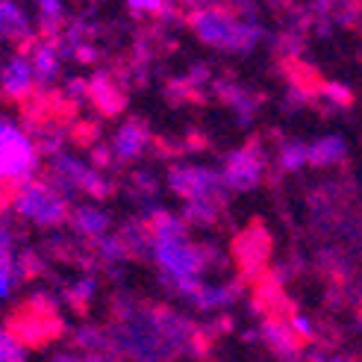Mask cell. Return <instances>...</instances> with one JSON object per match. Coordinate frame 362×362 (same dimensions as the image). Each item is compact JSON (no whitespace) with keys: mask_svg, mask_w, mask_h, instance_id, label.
Returning <instances> with one entry per match:
<instances>
[{"mask_svg":"<svg viewBox=\"0 0 362 362\" xmlns=\"http://www.w3.org/2000/svg\"><path fill=\"white\" fill-rule=\"evenodd\" d=\"M189 24L194 35L206 47L227 50V53H250L257 50L262 42V27L253 18H239L236 12H230L224 6H201L189 15Z\"/></svg>","mask_w":362,"mask_h":362,"instance_id":"6da1fadb","label":"cell"},{"mask_svg":"<svg viewBox=\"0 0 362 362\" xmlns=\"http://www.w3.org/2000/svg\"><path fill=\"white\" fill-rule=\"evenodd\" d=\"M12 212L33 227L50 230V227H62L71 218V204H68V194L53 186L50 180L33 177L27 183L15 186Z\"/></svg>","mask_w":362,"mask_h":362,"instance_id":"7a4b0ae2","label":"cell"},{"mask_svg":"<svg viewBox=\"0 0 362 362\" xmlns=\"http://www.w3.org/2000/svg\"><path fill=\"white\" fill-rule=\"evenodd\" d=\"M39 144L15 121L0 118V183L21 186L39 171Z\"/></svg>","mask_w":362,"mask_h":362,"instance_id":"3957f363","label":"cell"},{"mask_svg":"<svg viewBox=\"0 0 362 362\" xmlns=\"http://www.w3.org/2000/svg\"><path fill=\"white\" fill-rule=\"evenodd\" d=\"M265 177V153L257 144H247V148H236L224 156L221 165V183L230 192H250L262 183Z\"/></svg>","mask_w":362,"mask_h":362,"instance_id":"277c9868","label":"cell"},{"mask_svg":"<svg viewBox=\"0 0 362 362\" xmlns=\"http://www.w3.org/2000/svg\"><path fill=\"white\" fill-rule=\"evenodd\" d=\"M168 189L183 197V201H204V197H218L224 192L221 171H212L206 165H174L168 171Z\"/></svg>","mask_w":362,"mask_h":362,"instance_id":"5b68a950","label":"cell"},{"mask_svg":"<svg viewBox=\"0 0 362 362\" xmlns=\"http://www.w3.org/2000/svg\"><path fill=\"white\" fill-rule=\"evenodd\" d=\"M35 86H39V80H35L33 62L24 50H18L6 62H0V95L6 100L12 103L27 100L35 92Z\"/></svg>","mask_w":362,"mask_h":362,"instance_id":"8992f818","label":"cell"},{"mask_svg":"<svg viewBox=\"0 0 362 362\" xmlns=\"http://www.w3.org/2000/svg\"><path fill=\"white\" fill-rule=\"evenodd\" d=\"M24 53L33 62V71H35V80H39V88H50L57 83L59 71H62V47H59V39H33Z\"/></svg>","mask_w":362,"mask_h":362,"instance_id":"52a82bcc","label":"cell"},{"mask_svg":"<svg viewBox=\"0 0 362 362\" xmlns=\"http://www.w3.org/2000/svg\"><path fill=\"white\" fill-rule=\"evenodd\" d=\"M71 230L77 233L80 239H88V242H100L110 236V227H112V218L110 212L95 206V204H83V206H74L71 209V218H68Z\"/></svg>","mask_w":362,"mask_h":362,"instance_id":"ba28073f","label":"cell"},{"mask_svg":"<svg viewBox=\"0 0 362 362\" xmlns=\"http://www.w3.org/2000/svg\"><path fill=\"white\" fill-rule=\"evenodd\" d=\"M88 171H92V165H86L83 159H77L74 153H68V151L50 156V183L57 189H62L65 194L68 192H80Z\"/></svg>","mask_w":362,"mask_h":362,"instance_id":"9c48e42d","label":"cell"},{"mask_svg":"<svg viewBox=\"0 0 362 362\" xmlns=\"http://www.w3.org/2000/svg\"><path fill=\"white\" fill-rule=\"evenodd\" d=\"M148 141H151L148 127H144L141 121H127V124L118 127V133H115L110 148H112L115 162H133L148 151Z\"/></svg>","mask_w":362,"mask_h":362,"instance_id":"30bf717a","label":"cell"},{"mask_svg":"<svg viewBox=\"0 0 362 362\" xmlns=\"http://www.w3.org/2000/svg\"><path fill=\"white\" fill-rule=\"evenodd\" d=\"M0 42H18V45H30V15L24 6H18L15 0H0Z\"/></svg>","mask_w":362,"mask_h":362,"instance_id":"8fae6325","label":"cell"},{"mask_svg":"<svg viewBox=\"0 0 362 362\" xmlns=\"http://www.w3.org/2000/svg\"><path fill=\"white\" fill-rule=\"evenodd\" d=\"M262 341H265V348L280 359L292 362L300 356V339L292 333L288 321H265L262 324Z\"/></svg>","mask_w":362,"mask_h":362,"instance_id":"7c38bea8","label":"cell"},{"mask_svg":"<svg viewBox=\"0 0 362 362\" xmlns=\"http://www.w3.org/2000/svg\"><path fill=\"white\" fill-rule=\"evenodd\" d=\"M348 156V141L330 133V136H321L310 144V165L313 168H336L339 162H345Z\"/></svg>","mask_w":362,"mask_h":362,"instance_id":"4fadbf2b","label":"cell"},{"mask_svg":"<svg viewBox=\"0 0 362 362\" xmlns=\"http://www.w3.org/2000/svg\"><path fill=\"white\" fill-rule=\"evenodd\" d=\"M88 100L103 106V112H110V115H115L124 106V95H121V88H115L110 74H95V80H88Z\"/></svg>","mask_w":362,"mask_h":362,"instance_id":"5bb4252c","label":"cell"},{"mask_svg":"<svg viewBox=\"0 0 362 362\" xmlns=\"http://www.w3.org/2000/svg\"><path fill=\"white\" fill-rule=\"evenodd\" d=\"M33 6L39 12L45 39H59L62 21H65V0H33Z\"/></svg>","mask_w":362,"mask_h":362,"instance_id":"9a60e30c","label":"cell"},{"mask_svg":"<svg viewBox=\"0 0 362 362\" xmlns=\"http://www.w3.org/2000/svg\"><path fill=\"white\" fill-rule=\"evenodd\" d=\"M277 162H280V171H286V174L303 171L306 165H310V144L298 141V139L283 141L280 144V153H277Z\"/></svg>","mask_w":362,"mask_h":362,"instance_id":"2e32d148","label":"cell"},{"mask_svg":"<svg viewBox=\"0 0 362 362\" xmlns=\"http://www.w3.org/2000/svg\"><path fill=\"white\" fill-rule=\"evenodd\" d=\"M95 298H98V277L95 274H83L65 288V300L74 306L77 313H86Z\"/></svg>","mask_w":362,"mask_h":362,"instance_id":"e0dca14e","label":"cell"},{"mask_svg":"<svg viewBox=\"0 0 362 362\" xmlns=\"http://www.w3.org/2000/svg\"><path fill=\"white\" fill-rule=\"evenodd\" d=\"M221 215V201L218 197H204V201H189L186 209H183V218L186 224H194V227H209L218 221Z\"/></svg>","mask_w":362,"mask_h":362,"instance_id":"ac0fdd59","label":"cell"},{"mask_svg":"<svg viewBox=\"0 0 362 362\" xmlns=\"http://www.w3.org/2000/svg\"><path fill=\"white\" fill-rule=\"evenodd\" d=\"M65 139L68 133L62 130L59 124H45L39 133H35V144H39V153H47V156H57L65 151Z\"/></svg>","mask_w":362,"mask_h":362,"instance_id":"d6986e66","label":"cell"},{"mask_svg":"<svg viewBox=\"0 0 362 362\" xmlns=\"http://www.w3.org/2000/svg\"><path fill=\"white\" fill-rule=\"evenodd\" d=\"M74 345L83 348L86 354H100L103 348H110V336H103L100 327H92V324H86L74 333Z\"/></svg>","mask_w":362,"mask_h":362,"instance_id":"ffe728a7","label":"cell"},{"mask_svg":"<svg viewBox=\"0 0 362 362\" xmlns=\"http://www.w3.org/2000/svg\"><path fill=\"white\" fill-rule=\"evenodd\" d=\"M98 257L106 265H121L127 257H130V250H127V245H124L121 236H106V239L98 242Z\"/></svg>","mask_w":362,"mask_h":362,"instance_id":"44dd1931","label":"cell"},{"mask_svg":"<svg viewBox=\"0 0 362 362\" xmlns=\"http://www.w3.org/2000/svg\"><path fill=\"white\" fill-rule=\"evenodd\" d=\"M0 362H27L24 341L9 330H0Z\"/></svg>","mask_w":362,"mask_h":362,"instance_id":"7402d4cb","label":"cell"},{"mask_svg":"<svg viewBox=\"0 0 362 362\" xmlns=\"http://www.w3.org/2000/svg\"><path fill=\"white\" fill-rule=\"evenodd\" d=\"M265 253H268V236L262 239H257V242H253L250 236H239V259L245 262V265H253V268H257V262H262L265 259Z\"/></svg>","mask_w":362,"mask_h":362,"instance_id":"603a6c76","label":"cell"},{"mask_svg":"<svg viewBox=\"0 0 362 362\" xmlns=\"http://www.w3.org/2000/svg\"><path fill=\"white\" fill-rule=\"evenodd\" d=\"M21 280V271H18L15 259H0V300H9Z\"/></svg>","mask_w":362,"mask_h":362,"instance_id":"cb8c5ba5","label":"cell"},{"mask_svg":"<svg viewBox=\"0 0 362 362\" xmlns=\"http://www.w3.org/2000/svg\"><path fill=\"white\" fill-rule=\"evenodd\" d=\"M0 259H15V227L0 215Z\"/></svg>","mask_w":362,"mask_h":362,"instance_id":"d4e9b609","label":"cell"},{"mask_svg":"<svg viewBox=\"0 0 362 362\" xmlns=\"http://www.w3.org/2000/svg\"><path fill=\"white\" fill-rule=\"evenodd\" d=\"M288 327H292V333L300 341H313L315 339V324H313V318H306L303 313H295L292 318H288Z\"/></svg>","mask_w":362,"mask_h":362,"instance_id":"484cf974","label":"cell"},{"mask_svg":"<svg viewBox=\"0 0 362 362\" xmlns=\"http://www.w3.org/2000/svg\"><path fill=\"white\" fill-rule=\"evenodd\" d=\"M324 98H327L330 106H351V100H354L351 88L345 83H330L327 88H324Z\"/></svg>","mask_w":362,"mask_h":362,"instance_id":"4316f807","label":"cell"},{"mask_svg":"<svg viewBox=\"0 0 362 362\" xmlns=\"http://www.w3.org/2000/svg\"><path fill=\"white\" fill-rule=\"evenodd\" d=\"M15 265H18V271H21V280H24V277H35V274L42 271V259L35 257L33 250H24L21 257L15 259Z\"/></svg>","mask_w":362,"mask_h":362,"instance_id":"83f0119b","label":"cell"},{"mask_svg":"<svg viewBox=\"0 0 362 362\" xmlns=\"http://www.w3.org/2000/svg\"><path fill=\"white\" fill-rule=\"evenodd\" d=\"M127 6L133 15H159L168 6V0H127Z\"/></svg>","mask_w":362,"mask_h":362,"instance_id":"f1b7e54d","label":"cell"},{"mask_svg":"<svg viewBox=\"0 0 362 362\" xmlns=\"http://www.w3.org/2000/svg\"><path fill=\"white\" fill-rule=\"evenodd\" d=\"M133 186L139 189V194L144 197V194H148V197H153L156 194V180L151 177V174H144V171H139L136 177H133Z\"/></svg>","mask_w":362,"mask_h":362,"instance_id":"f546056e","label":"cell"},{"mask_svg":"<svg viewBox=\"0 0 362 362\" xmlns=\"http://www.w3.org/2000/svg\"><path fill=\"white\" fill-rule=\"evenodd\" d=\"M65 98L68 100H77V98H88V83L86 80H68L65 83Z\"/></svg>","mask_w":362,"mask_h":362,"instance_id":"4dcf8cb0","label":"cell"},{"mask_svg":"<svg viewBox=\"0 0 362 362\" xmlns=\"http://www.w3.org/2000/svg\"><path fill=\"white\" fill-rule=\"evenodd\" d=\"M92 156H95V162H98V165H110V162L115 159V156H112V148H103V144H98Z\"/></svg>","mask_w":362,"mask_h":362,"instance_id":"1f68e13d","label":"cell"},{"mask_svg":"<svg viewBox=\"0 0 362 362\" xmlns=\"http://www.w3.org/2000/svg\"><path fill=\"white\" fill-rule=\"evenodd\" d=\"M306 362H330V356L324 351H310V354H306Z\"/></svg>","mask_w":362,"mask_h":362,"instance_id":"d6a6232c","label":"cell"},{"mask_svg":"<svg viewBox=\"0 0 362 362\" xmlns=\"http://www.w3.org/2000/svg\"><path fill=\"white\" fill-rule=\"evenodd\" d=\"M50 362H83L77 354H57V356H53Z\"/></svg>","mask_w":362,"mask_h":362,"instance_id":"836d02e7","label":"cell"},{"mask_svg":"<svg viewBox=\"0 0 362 362\" xmlns=\"http://www.w3.org/2000/svg\"><path fill=\"white\" fill-rule=\"evenodd\" d=\"M83 362H110V359H106L103 354H86V356H83Z\"/></svg>","mask_w":362,"mask_h":362,"instance_id":"e575fe53","label":"cell"},{"mask_svg":"<svg viewBox=\"0 0 362 362\" xmlns=\"http://www.w3.org/2000/svg\"><path fill=\"white\" fill-rule=\"evenodd\" d=\"M183 6H189V9L194 12V9H201V6H206V0H183Z\"/></svg>","mask_w":362,"mask_h":362,"instance_id":"d590c367","label":"cell"},{"mask_svg":"<svg viewBox=\"0 0 362 362\" xmlns=\"http://www.w3.org/2000/svg\"><path fill=\"white\" fill-rule=\"evenodd\" d=\"M330 362H351V359H345V356H330Z\"/></svg>","mask_w":362,"mask_h":362,"instance_id":"8d00e7d4","label":"cell"}]
</instances>
